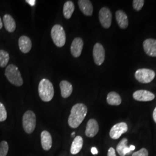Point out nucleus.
<instances>
[{
  "instance_id": "nucleus-1",
  "label": "nucleus",
  "mask_w": 156,
  "mask_h": 156,
  "mask_svg": "<svg viewBox=\"0 0 156 156\" xmlns=\"http://www.w3.org/2000/svg\"><path fill=\"white\" fill-rule=\"evenodd\" d=\"M87 113V108L83 104L79 103L73 106L68 117V123L70 127L78 128L83 121Z\"/></svg>"
},
{
  "instance_id": "nucleus-2",
  "label": "nucleus",
  "mask_w": 156,
  "mask_h": 156,
  "mask_svg": "<svg viewBox=\"0 0 156 156\" xmlns=\"http://www.w3.org/2000/svg\"><path fill=\"white\" fill-rule=\"evenodd\" d=\"M38 93L41 99L44 102H49L54 97V87L52 83L47 79H43L39 82Z\"/></svg>"
},
{
  "instance_id": "nucleus-3",
  "label": "nucleus",
  "mask_w": 156,
  "mask_h": 156,
  "mask_svg": "<svg viewBox=\"0 0 156 156\" xmlns=\"http://www.w3.org/2000/svg\"><path fill=\"white\" fill-rule=\"evenodd\" d=\"M5 75L11 83L18 87L22 86L23 80L21 73L18 68L14 64H9L7 66Z\"/></svg>"
},
{
  "instance_id": "nucleus-4",
  "label": "nucleus",
  "mask_w": 156,
  "mask_h": 156,
  "mask_svg": "<svg viewBox=\"0 0 156 156\" xmlns=\"http://www.w3.org/2000/svg\"><path fill=\"white\" fill-rule=\"evenodd\" d=\"M51 37L54 44L59 48L64 46L66 42V35L63 27L60 24L55 25L51 30Z\"/></svg>"
},
{
  "instance_id": "nucleus-5",
  "label": "nucleus",
  "mask_w": 156,
  "mask_h": 156,
  "mask_svg": "<svg viewBox=\"0 0 156 156\" xmlns=\"http://www.w3.org/2000/svg\"><path fill=\"white\" fill-rule=\"evenodd\" d=\"M23 127L27 134H32L36 127V116L31 111H27L23 116Z\"/></svg>"
},
{
  "instance_id": "nucleus-6",
  "label": "nucleus",
  "mask_w": 156,
  "mask_h": 156,
  "mask_svg": "<svg viewBox=\"0 0 156 156\" xmlns=\"http://www.w3.org/2000/svg\"><path fill=\"white\" fill-rule=\"evenodd\" d=\"M155 72L151 69L142 68L138 69L135 73V78L142 83H149L154 79Z\"/></svg>"
},
{
  "instance_id": "nucleus-7",
  "label": "nucleus",
  "mask_w": 156,
  "mask_h": 156,
  "mask_svg": "<svg viewBox=\"0 0 156 156\" xmlns=\"http://www.w3.org/2000/svg\"><path fill=\"white\" fill-rule=\"evenodd\" d=\"M99 19L102 26L105 28H109L111 26L112 15L107 7H103L99 12Z\"/></svg>"
},
{
  "instance_id": "nucleus-8",
  "label": "nucleus",
  "mask_w": 156,
  "mask_h": 156,
  "mask_svg": "<svg viewBox=\"0 0 156 156\" xmlns=\"http://www.w3.org/2000/svg\"><path fill=\"white\" fill-rule=\"evenodd\" d=\"M128 131V126L124 122L117 123L112 127L109 135L113 140L119 139L122 135L126 133Z\"/></svg>"
},
{
  "instance_id": "nucleus-9",
  "label": "nucleus",
  "mask_w": 156,
  "mask_h": 156,
  "mask_svg": "<svg viewBox=\"0 0 156 156\" xmlns=\"http://www.w3.org/2000/svg\"><path fill=\"white\" fill-rule=\"evenodd\" d=\"M93 53L95 64L97 66L102 65L104 62L105 57V52L104 46L100 43L95 44Z\"/></svg>"
},
{
  "instance_id": "nucleus-10",
  "label": "nucleus",
  "mask_w": 156,
  "mask_h": 156,
  "mask_svg": "<svg viewBox=\"0 0 156 156\" xmlns=\"http://www.w3.org/2000/svg\"><path fill=\"white\" fill-rule=\"evenodd\" d=\"M133 96L134 100L142 102L151 101L153 100L155 98V95L153 93L145 90H140L135 91Z\"/></svg>"
},
{
  "instance_id": "nucleus-11",
  "label": "nucleus",
  "mask_w": 156,
  "mask_h": 156,
  "mask_svg": "<svg viewBox=\"0 0 156 156\" xmlns=\"http://www.w3.org/2000/svg\"><path fill=\"white\" fill-rule=\"evenodd\" d=\"M99 131L98 123L94 119H90L87 123L85 135L89 138H93Z\"/></svg>"
},
{
  "instance_id": "nucleus-12",
  "label": "nucleus",
  "mask_w": 156,
  "mask_h": 156,
  "mask_svg": "<svg viewBox=\"0 0 156 156\" xmlns=\"http://www.w3.org/2000/svg\"><path fill=\"white\" fill-rule=\"evenodd\" d=\"M145 53L151 57H156V39H147L143 43Z\"/></svg>"
},
{
  "instance_id": "nucleus-13",
  "label": "nucleus",
  "mask_w": 156,
  "mask_h": 156,
  "mask_svg": "<svg viewBox=\"0 0 156 156\" xmlns=\"http://www.w3.org/2000/svg\"><path fill=\"white\" fill-rule=\"evenodd\" d=\"M83 47V41L80 38H76L73 39L71 46V52L74 57H79L80 56Z\"/></svg>"
},
{
  "instance_id": "nucleus-14",
  "label": "nucleus",
  "mask_w": 156,
  "mask_h": 156,
  "mask_svg": "<svg viewBox=\"0 0 156 156\" xmlns=\"http://www.w3.org/2000/svg\"><path fill=\"white\" fill-rule=\"evenodd\" d=\"M78 5L80 11L84 15L90 16L93 12V6L90 1L79 0L78 1Z\"/></svg>"
},
{
  "instance_id": "nucleus-15",
  "label": "nucleus",
  "mask_w": 156,
  "mask_h": 156,
  "mask_svg": "<svg viewBox=\"0 0 156 156\" xmlns=\"http://www.w3.org/2000/svg\"><path fill=\"white\" fill-rule=\"evenodd\" d=\"M19 49L23 53H28L31 49L32 42L28 37L23 35L19 39Z\"/></svg>"
},
{
  "instance_id": "nucleus-16",
  "label": "nucleus",
  "mask_w": 156,
  "mask_h": 156,
  "mask_svg": "<svg viewBox=\"0 0 156 156\" xmlns=\"http://www.w3.org/2000/svg\"><path fill=\"white\" fill-rule=\"evenodd\" d=\"M41 140L43 149L49 151L52 146V138L50 133L48 131H43L41 134Z\"/></svg>"
},
{
  "instance_id": "nucleus-17",
  "label": "nucleus",
  "mask_w": 156,
  "mask_h": 156,
  "mask_svg": "<svg viewBox=\"0 0 156 156\" xmlns=\"http://www.w3.org/2000/svg\"><path fill=\"white\" fill-rule=\"evenodd\" d=\"M116 19L119 26L122 29H126L128 27V20L126 13L121 10L116 12Z\"/></svg>"
},
{
  "instance_id": "nucleus-18",
  "label": "nucleus",
  "mask_w": 156,
  "mask_h": 156,
  "mask_svg": "<svg viewBox=\"0 0 156 156\" xmlns=\"http://www.w3.org/2000/svg\"><path fill=\"white\" fill-rule=\"evenodd\" d=\"M3 23L5 28L9 33H13L16 30V24L15 20L10 15L6 14L4 16Z\"/></svg>"
},
{
  "instance_id": "nucleus-19",
  "label": "nucleus",
  "mask_w": 156,
  "mask_h": 156,
  "mask_svg": "<svg viewBox=\"0 0 156 156\" xmlns=\"http://www.w3.org/2000/svg\"><path fill=\"white\" fill-rule=\"evenodd\" d=\"M83 145V140L82 136H76L73 140L71 146L70 152L72 154H76L82 150Z\"/></svg>"
},
{
  "instance_id": "nucleus-20",
  "label": "nucleus",
  "mask_w": 156,
  "mask_h": 156,
  "mask_svg": "<svg viewBox=\"0 0 156 156\" xmlns=\"http://www.w3.org/2000/svg\"><path fill=\"white\" fill-rule=\"evenodd\" d=\"M60 87L62 96L64 98L69 97L73 93V85L67 80H62L60 83Z\"/></svg>"
},
{
  "instance_id": "nucleus-21",
  "label": "nucleus",
  "mask_w": 156,
  "mask_h": 156,
  "mask_svg": "<svg viewBox=\"0 0 156 156\" xmlns=\"http://www.w3.org/2000/svg\"><path fill=\"white\" fill-rule=\"evenodd\" d=\"M107 102L110 105L118 106L122 103V98L120 95L115 91H111L108 93L106 98Z\"/></svg>"
},
{
  "instance_id": "nucleus-22",
  "label": "nucleus",
  "mask_w": 156,
  "mask_h": 156,
  "mask_svg": "<svg viewBox=\"0 0 156 156\" xmlns=\"http://www.w3.org/2000/svg\"><path fill=\"white\" fill-rule=\"evenodd\" d=\"M75 10V5L73 1H68L65 2L63 7V15L66 19H70Z\"/></svg>"
},
{
  "instance_id": "nucleus-23",
  "label": "nucleus",
  "mask_w": 156,
  "mask_h": 156,
  "mask_svg": "<svg viewBox=\"0 0 156 156\" xmlns=\"http://www.w3.org/2000/svg\"><path fill=\"white\" fill-rule=\"evenodd\" d=\"M9 60V53L5 50H0V67H5Z\"/></svg>"
},
{
  "instance_id": "nucleus-24",
  "label": "nucleus",
  "mask_w": 156,
  "mask_h": 156,
  "mask_svg": "<svg viewBox=\"0 0 156 156\" xmlns=\"http://www.w3.org/2000/svg\"><path fill=\"white\" fill-rule=\"evenodd\" d=\"M127 142L128 140L127 138H123L121 140L120 142L118 144L116 147V151L119 154L120 156H125L124 154V150L125 148L127 147Z\"/></svg>"
},
{
  "instance_id": "nucleus-25",
  "label": "nucleus",
  "mask_w": 156,
  "mask_h": 156,
  "mask_svg": "<svg viewBox=\"0 0 156 156\" xmlns=\"http://www.w3.org/2000/svg\"><path fill=\"white\" fill-rule=\"evenodd\" d=\"M9 146L6 141L3 140L0 142V156H6L8 153Z\"/></svg>"
},
{
  "instance_id": "nucleus-26",
  "label": "nucleus",
  "mask_w": 156,
  "mask_h": 156,
  "mask_svg": "<svg viewBox=\"0 0 156 156\" xmlns=\"http://www.w3.org/2000/svg\"><path fill=\"white\" fill-rule=\"evenodd\" d=\"M7 118V112L5 107L0 102V122H4Z\"/></svg>"
},
{
  "instance_id": "nucleus-27",
  "label": "nucleus",
  "mask_w": 156,
  "mask_h": 156,
  "mask_svg": "<svg viewBox=\"0 0 156 156\" xmlns=\"http://www.w3.org/2000/svg\"><path fill=\"white\" fill-rule=\"evenodd\" d=\"M145 1L144 0H134L133 2V5L134 9L136 11H140L143 8Z\"/></svg>"
},
{
  "instance_id": "nucleus-28",
  "label": "nucleus",
  "mask_w": 156,
  "mask_h": 156,
  "mask_svg": "<svg viewBox=\"0 0 156 156\" xmlns=\"http://www.w3.org/2000/svg\"><path fill=\"white\" fill-rule=\"evenodd\" d=\"M148 155L147 150L145 148H142L140 151L134 153L132 156H148Z\"/></svg>"
},
{
  "instance_id": "nucleus-29",
  "label": "nucleus",
  "mask_w": 156,
  "mask_h": 156,
  "mask_svg": "<svg viewBox=\"0 0 156 156\" xmlns=\"http://www.w3.org/2000/svg\"><path fill=\"white\" fill-rule=\"evenodd\" d=\"M108 156H116V152L113 147H110L108 151Z\"/></svg>"
},
{
  "instance_id": "nucleus-30",
  "label": "nucleus",
  "mask_w": 156,
  "mask_h": 156,
  "mask_svg": "<svg viewBox=\"0 0 156 156\" xmlns=\"http://www.w3.org/2000/svg\"><path fill=\"white\" fill-rule=\"evenodd\" d=\"M26 2H27L28 4H30V5L34 6L36 4V1L35 0H26Z\"/></svg>"
},
{
  "instance_id": "nucleus-31",
  "label": "nucleus",
  "mask_w": 156,
  "mask_h": 156,
  "mask_svg": "<svg viewBox=\"0 0 156 156\" xmlns=\"http://www.w3.org/2000/svg\"><path fill=\"white\" fill-rule=\"evenodd\" d=\"M91 153H92V154H97V153H98V150H97V149L96 148V147H92L91 148Z\"/></svg>"
},
{
  "instance_id": "nucleus-32",
  "label": "nucleus",
  "mask_w": 156,
  "mask_h": 156,
  "mask_svg": "<svg viewBox=\"0 0 156 156\" xmlns=\"http://www.w3.org/2000/svg\"><path fill=\"white\" fill-rule=\"evenodd\" d=\"M153 120L155 122V123H156V107L155 108V109H154V111H153Z\"/></svg>"
},
{
  "instance_id": "nucleus-33",
  "label": "nucleus",
  "mask_w": 156,
  "mask_h": 156,
  "mask_svg": "<svg viewBox=\"0 0 156 156\" xmlns=\"http://www.w3.org/2000/svg\"><path fill=\"white\" fill-rule=\"evenodd\" d=\"M129 147V149H130L131 151H134V150H135V147L133 146V145H131Z\"/></svg>"
},
{
  "instance_id": "nucleus-34",
  "label": "nucleus",
  "mask_w": 156,
  "mask_h": 156,
  "mask_svg": "<svg viewBox=\"0 0 156 156\" xmlns=\"http://www.w3.org/2000/svg\"><path fill=\"white\" fill-rule=\"evenodd\" d=\"M2 26H3L2 21V20H1V17H0V30H1V28H2Z\"/></svg>"
},
{
  "instance_id": "nucleus-35",
  "label": "nucleus",
  "mask_w": 156,
  "mask_h": 156,
  "mask_svg": "<svg viewBox=\"0 0 156 156\" xmlns=\"http://www.w3.org/2000/svg\"><path fill=\"white\" fill-rule=\"evenodd\" d=\"M75 132H73V133H72V134H71V136H72L73 137V136H75Z\"/></svg>"
}]
</instances>
